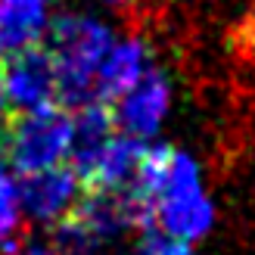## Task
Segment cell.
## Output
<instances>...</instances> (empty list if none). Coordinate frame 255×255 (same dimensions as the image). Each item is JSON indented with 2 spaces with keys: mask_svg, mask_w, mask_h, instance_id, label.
Segmentation results:
<instances>
[{
  "mask_svg": "<svg viewBox=\"0 0 255 255\" xmlns=\"http://www.w3.org/2000/svg\"><path fill=\"white\" fill-rule=\"evenodd\" d=\"M112 31L81 12L56 16L47 28V53L56 72V103L84 106L94 100V75L112 47Z\"/></svg>",
  "mask_w": 255,
  "mask_h": 255,
  "instance_id": "obj_1",
  "label": "cell"
},
{
  "mask_svg": "<svg viewBox=\"0 0 255 255\" xmlns=\"http://www.w3.org/2000/svg\"><path fill=\"white\" fill-rule=\"evenodd\" d=\"M72 146V116L66 106L16 109L0 119V162L16 174L66 165Z\"/></svg>",
  "mask_w": 255,
  "mask_h": 255,
  "instance_id": "obj_2",
  "label": "cell"
},
{
  "mask_svg": "<svg viewBox=\"0 0 255 255\" xmlns=\"http://www.w3.org/2000/svg\"><path fill=\"white\" fill-rule=\"evenodd\" d=\"M149 212H152V227H159L168 237L184 240V243H196L209 234L215 221V209L206 190H202L196 162L187 152L177 149L171 152L168 171L152 193Z\"/></svg>",
  "mask_w": 255,
  "mask_h": 255,
  "instance_id": "obj_3",
  "label": "cell"
},
{
  "mask_svg": "<svg viewBox=\"0 0 255 255\" xmlns=\"http://www.w3.org/2000/svg\"><path fill=\"white\" fill-rule=\"evenodd\" d=\"M3 94L12 109H37L56 103V72L41 44L3 59Z\"/></svg>",
  "mask_w": 255,
  "mask_h": 255,
  "instance_id": "obj_4",
  "label": "cell"
},
{
  "mask_svg": "<svg viewBox=\"0 0 255 255\" xmlns=\"http://www.w3.org/2000/svg\"><path fill=\"white\" fill-rule=\"evenodd\" d=\"M171 103V87L162 72L149 69L131 91H125L112 103V119L122 134H131L137 140H146L159 131V125L168 112Z\"/></svg>",
  "mask_w": 255,
  "mask_h": 255,
  "instance_id": "obj_5",
  "label": "cell"
},
{
  "mask_svg": "<svg viewBox=\"0 0 255 255\" xmlns=\"http://www.w3.org/2000/svg\"><path fill=\"white\" fill-rule=\"evenodd\" d=\"M16 190H19L22 212L44 224H56L62 215H69V209L81 196V184L69 165H56V168H47V171L25 174Z\"/></svg>",
  "mask_w": 255,
  "mask_h": 255,
  "instance_id": "obj_6",
  "label": "cell"
},
{
  "mask_svg": "<svg viewBox=\"0 0 255 255\" xmlns=\"http://www.w3.org/2000/svg\"><path fill=\"white\" fill-rule=\"evenodd\" d=\"M149 72V47L140 37H128V41H112L106 50L103 62L94 75V100L100 103H116V100L131 91V87Z\"/></svg>",
  "mask_w": 255,
  "mask_h": 255,
  "instance_id": "obj_7",
  "label": "cell"
},
{
  "mask_svg": "<svg viewBox=\"0 0 255 255\" xmlns=\"http://www.w3.org/2000/svg\"><path fill=\"white\" fill-rule=\"evenodd\" d=\"M50 0H0V59L41 44Z\"/></svg>",
  "mask_w": 255,
  "mask_h": 255,
  "instance_id": "obj_8",
  "label": "cell"
},
{
  "mask_svg": "<svg viewBox=\"0 0 255 255\" xmlns=\"http://www.w3.org/2000/svg\"><path fill=\"white\" fill-rule=\"evenodd\" d=\"M19 224H22V206L19 190L9 177V168L0 162V255H12L19 246Z\"/></svg>",
  "mask_w": 255,
  "mask_h": 255,
  "instance_id": "obj_9",
  "label": "cell"
},
{
  "mask_svg": "<svg viewBox=\"0 0 255 255\" xmlns=\"http://www.w3.org/2000/svg\"><path fill=\"white\" fill-rule=\"evenodd\" d=\"M140 255H193V249H190V243H184L177 237H168L162 231H146Z\"/></svg>",
  "mask_w": 255,
  "mask_h": 255,
  "instance_id": "obj_10",
  "label": "cell"
},
{
  "mask_svg": "<svg viewBox=\"0 0 255 255\" xmlns=\"http://www.w3.org/2000/svg\"><path fill=\"white\" fill-rule=\"evenodd\" d=\"M6 116V94H3V59H0V119Z\"/></svg>",
  "mask_w": 255,
  "mask_h": 255,
  "instance_id": "obj_11",
  "label": "cell"
},
{
  "mask_svg": "<svg viewBox=\"0 0 255 255\" xmlns=\"http://www.w3.org/2000/svg\"><path fill=\"white\" fill-rule=\"evenodd\" d=\"M25 255H59L56 249H47V246H34V249H28Z\"/></svg>",
  "mask_w": 255,
  "mask_h": 255,
  "instance_id": "obj_12",
  "label": "cell"
},
{
  "mask_svg": "<svg viewBox=\"0 0 255 255\" xmlns=\"http://www.w3.org/2000/svg\"><path fill=\"white\" fill-rule=\"evenodd\" d=\"M103 3H109V6H128V3H134V0H103Z\"/></svg>",
  "mask_w": 255,
  "mask_h": 255,
  "instance_id": "obj_13",
  "label": "cell"
}]
</instances>
